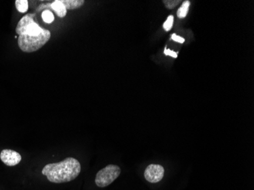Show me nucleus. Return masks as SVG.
<instances>
[{
	"instance_id": "6",
	"label": "nucleus",
	"mask_w": 254,
	"mask_h": 190,
	"mask_svg": "<svg viewBox=\"0 0 254 190\" xmlns=\"http://www.w3.org/2000/svg\"><path fill=\"white\" fill-rule=\"evenodd\" d=\"M0 159L8 167H14L21 161V154L11 149H3L0 153Z\"/></svg>"
},
{
	"instance_id": "7",
	"label": "nucleus",
	"mask_w": 254,
	"mask_h": 190,
	"mask_svg": "<svg viewBox=\"0 0 254 190\" xmlns=\"http://www.w3.org/2000/svg\"><path fill=\"white\" fill-rule=\"evenodd\" d=\"M51 8L55 11L57 16L60 18H64L66 15L67 10L64 4L61 2V0H56L51 3Z\"/></svg>"
},
{
	"instance_id": "13",
	"label": "nucleus",
	"mask_w": 254,
	"mask_h": 190,
	"mask_svg": "<svg viewBox=\"0 0 254 190\" xmlns=\"http://www.w3.org/2000/svg\"><path fill=\"white\" fill-rule=\"evenodd\" d=\"M173 25H174V16L169 15L167 18L166 21L164 23V29L166 31H169L172 28Z\"/></svg>"
},
{
	"instance_id": "5",
	"label": "nucleus",
	"mask_w": 254,
	"mask_h": 190,
	"mask_svg": "<svg viewBox=\"0 0 254 190\" xmlns=\"http://www.w3.org/2000/svg\"><path fill=\"white\" fill-rule=\"evenodd\" d=\"M144 176L148 182L156 184L163 179L165 176V169L159 164H150L145 169Z\"/></svg>"
},
{
	"instance_id": "4",
	"label": "nucleus",
	"mask_w": 254,
	"mask_h": 190,
	"mask_svg": "<svg viewBox=\"0 0 254 190\" xmlns=\"http://www.w3.org/2000/svg\"><path fill=\"white\" fill-rule=\"evenodd\" d=\"M121 170L118 165L110 164L98 171L95 177V184L99 187L111 185L121 175Z\"/></svg>"
},
{
	"instance_id": "10",
	"label": "nucleus",
	"mask_w": 254,
	"mask_h": 190,
	"mask_svg": "<svg viewBox=\"0 0 254 190\" xmlns=\"http://www.w3.org/2000/svg\"><path fill=\"white\" fill-rule=\"evenodd\" d=\"M15 7L21 13H25L28 10V0H16L15 1Z\"/></svg>"
},
{
	"instance_id": "1",
	"label": "nucleus",
	"mask_w": 254,
	"mask_h": 190,
	"mask_svg": "<svg viewBox=\"0 0 254 190\" xmlns=\"http://www.w3.org/2000/svg\"><path fill=\"white\" fill-rule=\"evenodd\" d=\"M81 172V164L78 160L67 158L58 163L47 164L42 170L48 181L54 184L68 183L76 179Z\"/></svg>"
},
{
	"instance_id": "12",
	"label": "nucleus",
	"mask_w": 254,
	"mask_h": 190,
	"mask_svg": "<svg viewBox=\"0 0 254 190\" xmlns=\"http://www.w3.org/2000/svg\"><path fill=\"white\" fill-rule=\"evenodd\" d=\"M181 0H164L163 3L168 9H173L181 3Z\"/></svg>"
},
{
	"instance_id": "15",
	"label": "nucleus",
	"mask_w": 254,
	"mask_h": 190,
	"mask_svg": "<svg viewBox=\"0 0 254 190\" xmlns=\"http://www.w3.org/2000/svg\"><path fill=\"white\" fill-rule=\"evenodd\" d=\"M165 54L167 56H171V57H174V58L178 57V53L167 49V48L165 49Z\"/></svg>"
},
{
	"instance_id": "14",
	"label": "nucleus",
	"mask_w": 254,
	"mask_h": 190,
	"mask_svg": "<svg viewBox=\"0 0 254 190\" xmlns=\"http://www.w3.org/2000/svg\"><path fill=\"white\" fill-rule=\"evenodd\" d=\"M171 38H172L173 41H176V42L180 43V44H183L185 41L184 38H181V37L178 36L175 34H172Z\"/></svg>"
},
{
	"instance_id": "2",
	"label": "nucleus",
	"mask_w": 254,
	"mask_h": 190,
	"mask_svg": "<svg viewBox=\"0 0 254 190\" xmlns=\"http://www.w3.org/2000/svg\"><path fill=\"white\" fill-rule=\"evenodd\" d=\"M51 37V31L46 29L34 36L21 34L18 35V47L23 52L34 53L44 47L50 41Z\"/></svg>"
},
{
	"instance_id": "9",
	"label": "nucleus",
	"mask_w": 254,
	"mask_h": 190,
	"mask_svg": "<svg viewBox=\"0 0 254 190\" xmlns=\"http://www.w3.org/2000/svg\"><path fill=\"white\" fill-rule=\"evenodd\" d=\"M190 5V2L188 0L183 2L182 5L180 7L179 9L178 10V12H177L178 18H184L188 15Z\"/></svg>"
},
{
	"instance_id": "11",
	"label": "nucleus",
	"mask_w": 254,
	"mask_h": 190,
	"mask_svg": "<svg viewBox=\"0 0 254 190\" xmlns=\"http://www.w3.org/2000/svg\"><path fill=\"white\" fill-rule=\"evenodd\" d=\"M42 18L44 22L51 24L54 21V15L52 11L46 9L45 11H43Z\"/></svg>"
},
{
	"instance_id": "3",
	"label": "nucleus",
	"mask_w": 254,
	"mask_h": 190,
	"mask_svg": "<svg viewBox=\"0 0 254 190\" xmlns=\"http://www.w3.org/2000/svg\"><path fill=\"white\" fill-rule=\"evenodd\" d=\"M34 17H35L34 13L28 14L18 21L15 28V32L18 35L26 34V35L34 36L44 31V28H41L38 25V23L34 21Z\"/></svg>"
},
{
	"instance_id": "8",
	"label": "nucleus",
	"mask_w": 254,
	"mask_h": 190,
	"mask_svg": "<svg viewBox=\"0 0 254 190\" xmlns=\"http://www.w3.org/2000/svg\"><path fill=\"white\" fill-rule=\"evenodd\" d=\"M61 2L67 9H76L85 3L84 0H61Z\"/></svg>"
}]
</instances>
